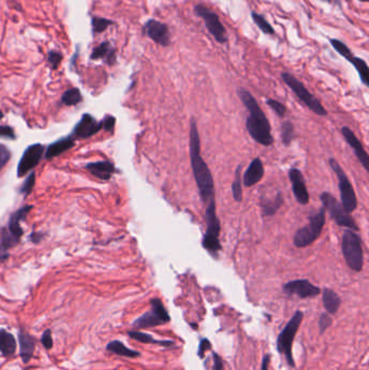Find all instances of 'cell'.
<instances>
[{"label": "cell", "instance_id": "1", "mask_svg": "<svg viewBox=\"0 0 369 370\" xmlns=\"http://www.w3.org/2000/svg\"><path fill=\"white\" fill-rule=\"evenodd\" d=\"M190 158L192 171L195 179L199 196L205 206L215 200V182L208 165L200 154V139L195 120L191 122L190 130Z\"/></svg>", "mask_w": 369, "mask_h": 370}, {"label": "cell", "instance_id": "2", "mask_svg": "<svg viewBox=\"0 0 369 370\" xmlns=\"http://www.w3.org/2000/svg\"><path fill=\"white\" fill-rule=\"evenodd\" d=\"M238 96L249 113L246 119L248 133L259 144L271 146L274 143V138L271 133V125L255 96L248 90L243 88L238 90Z\"/></svg>", "mask_w": 369, "mask_h": 370}, {"label": "cell", "instance_id": "3", "mask_svg": "<svg viewBox=\"0 0 369 370\" xmlns=\"http://www.w3.org/2000/svg\"><path fill=\"white\" fill-rule=\"evenodd\" d=\"M341 250L349 268L355 272H361L364 266V251L362 239L354 231L346 230L343 232Z\"/></svg>", "mask_w": 369, "mask_h": 370}, {"label": "cell", "instance_id": "4", "mask_svg": "<svg viewBox=\"0 0 369 370\" xmlns=\"http://www.w3.org/2000/svg\"><path fill=\"white\" fill-rule=\"evenodd\" d=\"M205 220L207 230L203 238V247L209 251L211 255H217L221 250V243H220V232H221V224L217 216L216 201H211L206 206Z\"/></svg>", "mask_w": 369, "mask_h": 370}, {"label": "cell", "instance_id": "5", "mask_svg": "<svg viewBox=\"0 0 369 370\" xmlns=\"http://www.w3.org/2000/svg\"><path fill=\"white\" fill-rule=\"evenodd\" d=\"M281 77L283 81L293 90V92L297 95L298 99H299L311 112H313L314 114L319 116H327V110L323 106V104L320 102V100L311 93L299 79H297L294 75L287 73V71L282 73Z\"/></svg>", "mask_w": 369, "mask_h": 370}, {"label": "cell", "instance_id": "6", "mask_svg": "<svg viewBox=\"0 0 369 370\" xmlns=\"http://www.w3.org/2000/svg\"><path fill=\"white\" fill-rule=\"evenodd\" d=\"M308 225L301 227L295 234L294 244L298 248H304L312 245L321 236L323 227L325 225V209H322L310 217Z\"/></svg>", "mask_w": 369, "mask_h": 370}, {"label": "cell", "instance_id": "7", "mask_svg": "<svg viewBox=\"0 0 369 370\" xmlns=\"http://www.w3.org/2000/svg\"><path fill=\"white\" fill-rule=\"evenodd\" d=\"M303 320V313L301 311H297L295 315L291 317V320L285 326L277 338V350L278 352L282 353L286 357L288 362V365L290 367H295V361L293 357V342L295 340V337L298 333V329L300 327V324Z\"/></svg>", "mask_w": 369, "mask_h": 370}, {"label": "cell", "instance_id": "8", "mask_svg": "<svg viewBox=\"0 0 369 370\" xmlns=\"http://www.w3.org/2000/svg\"><path fill=\"white\" fill-rule=\"evenodd\" d=\"M329 165L333 168L334 172L336 173L337 178H338V186L340 191V198L341 205L345 208L348 213H352L358 208V198H356L355 191L352 186V183L350 182L347 173L341 168L335 158H330Z\"/></svg>", "mask_w": 369, "mask_h": 370}, {"label": "cell", "instance_id": "9", "mask_svg": "<svg viewBox=\"0 0 369 370\" xmlns=\"http://www.w3.org/2000/svg\"><path fill=\"white\" fill-rule=\"evenodd\" d=\"M321 200L323 203V208L328 211L330 218L339 226L347 227L348 230L359 231V226L356 224L354 219L350 216V213L346 211L345 208L337 200L332 194L324 192L321 195Z\"/></svg>", "mask_w": 369, "mask_h": 370}, {"label": "cell", "instance_id": "10", "mask_svg": "<svg viewBox=\"0 0 369 370\" xmlns=\"http://www.w3.org/2000/svg\"><path fill=\"white\" fill-rule=\"evenodd\" d=\"M170 322V315L160 299L151 300V310L134 321V328H153Z\"/></svg>", "mask_w": 369, "mask_h": 370}, {"label": "cell", "instance_id": "11", "mask_svg": "<svg viewBox=\"0 0 369 370\" xmlns=\"http://www.w3.org/2000/svg\"><path fill=\"white\" fill-rule=\"evenodd\" d=\"M194 12L198 17L203 19L207 29H208L211 36L216 39L217 42L225 43L228 41L226 29L222 22L220 21V17L216 12H213L208 6L202 3H198L194 6Z\"/></svg>", "mask_w": 369, "mask_h": 370}, {"label": "cell", "instance_id": "12", "mask_svg": "<svg viewBox=\"0 0 369 370\" xmlns=\"http://www.w3.org/2000/svg\"><path fill=\"white\" fill-rule=\"evenodd\" d=\"M44 154V146L42 144H33L28 146L22 156L17 165V177L22 178L30 172L39 164Z\"/></svg>", "mask_w": 369, "mask_h": 370}, {"label": "cell", "instance_id": "13", "mask_svg": "<svg viewBox=\"0 0 369 370\" xmlns=\"http://www.w3.org/2000/svg\"><path fill=\"white\" fill-rule=\"evenodd\" d=\"M143 32L145 36L161 47H168L170 44V32L167 24L150 18L143 25Z\"/></svg>", "mask_w": 369, "mask_h": 370}, {"label": "cell", "instance_id": "14", "mask_svg": "<svg viewBox=\"0 0 369 370\" xmlns=\"http://www.w3.org/2000/svg\"><path fill=\"white\" fill-rule=\"evenodd\" d=\"M283 290L289 296H298L301 299L313 298L321 294V289L308 279H296L284 285Z\"/></svg>", "mask_w": 369, "mask_h": 370}, {"label": "cell", "instance_id": "15", "mask_svg": "<svg viewBox=\"0 0 369 370\" xmlns=\"http://www.w3.org/2000/svg\"><path fill=\"white\" fill-rule=\"evenodd\" d=\"M101 129H102L101 121H96L94 117L90 114H83L79 122L75 126L72 132V136L75 140L88 139L90 136L98 133Z\"/></svg>", "mask_w": 369, "mask_h": 370}, {"label": "cell", "instance_id": "16", "mask_svg": "<svg viewBox=\"0 0 369 370\" xmlns=\"http://www.w3.org/2000/svg\"><path fill=\"white\" fill-rule=\"evenodd\" d=\"M289 180L293 186L295 198L300 205H308L310 201L309 191L306 185V180L302 172L297 168H291L289 170Z\"/></svg>", "mask_w": 369, "mask_h": 370}, {"label": "cell", "instance_id": "17", "mask_svg": "<svg viewBox=\"0 0 369 370\" xmlns=\"http://www.w3.org/2000/svg\"><path fill=\"white\" fill-rule=\"evenodd\" d=\"M341 132H342V135L345 136V139L347 140L348 144L353 148L354 154L360 160L362 166L364 167L365 170L368 172L369 171V156L366 152V149L364 148V146H363L362 142L358 139V136L355 135V133L352 131V130L348 127H343L341 129Z\"/></svg>", "mask_w": 369, "mask_h": 370}, {"label": "cell", "instance_id": "18", "mask_svg": "<svg viewBox=\"0 0 369 370\" xmlns=\"http://www.w3.org/2000/svg\"><path fill=\"white\" fill-rule=\"evenodd\" d=\"M264 175L263 162L260 158H255L250 162L248 168L246 169L243 177L244 185L246 187H251L261 181Z\"/></svg>", "mask_w": 369, "mask_h": 370}, {"label": "cell", "instance_id": "19", "mask_svg": "<svg viewBox=\"0 0 369 370\" xmlns=\"http://www.w3.org/2000/svg\"><path fill=\"white\" fill-rule=\"evenodd\" d=\"M31 209H33V206H24L23 208H21V209L15 211L13 214H11L9 224H8V230H7V232L10 234V235H12L18 240L21 239L23 235L21 222L27 217V214L29 213Z\"/></svg>", "mask_w": 369, "mask_h": 370}, {"label": "cell", "instance_id": "20", "mask_svg": "<svg viewBox=\"0 0 369 370\" xmlns=\"http://www.w3.org/2000/svg\"><path fill=\"white\" fill-rule=\"evenodd\" d=\"M18 343H20V355L23 363L27 364L35 352L36 340L34 337H31L26 331L23 329L18 333Z\"/></svg>", "mask_w": 369, "mask_h": 370}, {"label": "cell", "instance_id": "21", "mask_svg": "<svg viewBox=\"0 0 369 370\" xmlns=\"http://www.w3.org/2000/svg\"><path fill=\"white\" fill-rule=\"evenodd\" d=\"M86 168L93 177L101 180H109L115 172L114 164L107 160L90 162V164L86 166Z\"/></svg>", "mask_w": 369, "mask_h": 370}, {"label": "cell", "instance_id": "22", "mask_svg": "<svg viewBox=\"0 0 369 370\" xmlns=\"http://www.w3.org/2000/svg\"><path fill=\"white\" fill-rule=\"evenodd\" d=\"M75 146V139L72 136V134L66 136V138H62L57 140L56 142L50 144L46 149V158L47 159H52L56 156H59L66 151H69L70 148Z\"/></svg>", "mask_w": 369, "mask_h": 370}, {"label": "cell", "instance_id": "23", "mask_svg": "<svg viewBox=\"0 0 369 370\" xmlns=\"http://www.w3.org/2000/svg\"><path fill=\"white\" fill-rule=\"evenodd\" d=\"M91 58L92 60L103 58L108 65H114L116 63V51L111 43L108 41H104L93 49Z\"/></svg>", "mask_w": 369, "mask_h": 370}, {"label": "cell", "instance_id": "24", "mask_svg": "<svg viewBox=\"0 0 369 370\" xmlns=\"http://www.w3.org/2000/svg\"><path fill=\"white\" fill-rule=\"evenodd\" d=\"M284 203V198L282 193L278 192L274 198H268L265 196L261 197V203L260 206L262 208V212L263 216L265 217H272L277 212V210L280 209Z\"/></svg>", "mask_w": 369, "mask_h": 370}, {"label": "cell", "instance_id": "25", "mask_svg": "<svg viewBox=\"0 0 369 370\" xmlns=\"http://www.w3.org/2000/svg\"><path fill=\"white\" fill-rule=\"evenodd\" d=\"M323 304L327 313L336 314L341 305V299L334 290L326 288L323 291Z\"/></svg>", "mask_w": 369, "mask_h": 370}, {"label": "cell", "instance_id": "26", "mask_svg": "<svg viewBox=\"0 0 369 370\" xmlns=\"http://www.w3.org/2000/svg\"><path fill=\"white\" fill-rule=\"evenodd\" d=\"M16 351V341L14 337L7 330L0 329V352L4 356L12 355Z\"/></svg>", "mask_w": 369, "mask_h": 370}, {"label": "cell", "instance_id": "27", "mask_svg": "<svg viewBox=\"0 0 369 370\" xmlns=\"http://www.w3.org/2000/svg\"><path fill=\"white\" fill-rule=\"evenodd\" d=\"M106 350L109 351V352L120 355V356H126V357H139L140 356V353L137 352V351H133L131 349L127 348L124 343H121L120 341H117V340L109 342L107 344Z\"/></svg>", "mask_w": 369, "mask_h": 370}, {"label": "cell", "instance_id": "28", "mask_svg": "<svg viewBox=\"0 0 369 370\" xmlns=\"http://www.w3.org/2000/svg\"><path fill=\"white\" fill-rule=\"evenodd\" d=\"M349 62L353 65L356 70H358V73L361 78V81L364 83L365 86H368L369 84V68H368L367 62L365 60H363L362 57L355 56V55Z\"/></svg>", "mask_w": 369, "mask_h": 370}, {"label": "cell", "instance_id": "29", "mask_svg": "<svg viewBox=\"0 0 369 370\" xmlns=\"http://www.w3.org/2000/svg\"><path fill=\"white\" fill-rule=\"evenodd\" d=\"M129 337L131 338V339L133 340H137L141 343H145V344H148V343H157V344H160V346L163 347H171L173 346V342L172 341H158V340H155L154 338L150 335L147 334H144V333H141V331H129L128 333Z\"/></svg>", "mask_w": 369, "mask_h": 370}, {"label": "cell", "instance_id": "30", "mask_svg": "<svg viewBox=\"0 0 369 370\" xmlns=\"http://www.w3.org/2000/svg\"><path fill=\"white\" fill-rule=\"evenodd\" d=\"M250 15L252 21H254V23L258 26V28L260 29L263 34L275 35V29L273 28V26L267 21V18H265L262 14H259L256 11H251Z\"/></svg>", "mask_w": 369, "mask_h": 370}, {"label": "cell", "instance_id": "31", "mask_svg": "<svg viewBox=\"0 0 369 370\" xmlns=\"http://www.w3.org/2000/svg\"><path fill=\"white\" fill-rule=\"evenodd\" d=\"M61 101H62L64 105L74 106V105H77V104L82 101V95H81V92L79 91V89L72 88V89L66 90L65 92L63 93Z\"/></svg>", "mask_w": 369, "mask_h": 370}, {"label": "cell", "instance_id": "32", "mask_svg": "<svg viewBox=\"0 0 369 370\" xmlns=\"http://www.w3.org/2000/svg\"><path fill=\"white\" fill-rule=\"evenodd\" d=\"M242 166H238L235 172V179L232 183V194L237 203H241L243 200V185H242Z\"/></svg>", "mask_w": 369, "mask_h": 370}, {"label": "cell", "instance_id": "33", "mask_svg": "<svg viewBox=\"0 0 369 370\" xmlns=\"http://www.w3.org/2000/svg\"><path fill=\"white\" fill-rule=\"evenodd\" d=\"M329 42H330V44H332V47H333L337 52H338V53H339L341 56L345 57L348 62H349L350 60H351V58L354 56V54H353V52L351 51V49H350L345 42L341 41V40H339V39L332 38V39H329Z\"/></svg>", "mask_w": 369, "mask_h": 370}, {"label": "cell", "instance_id": "34", "mask_svg": "<svg viewBox=\"0 0 369 370\" xmlns=\"http://www.w3.org/2000/svg\"><path fill=\"white\" fill-rule=\"evenodd\" d=\"M295 138V127L291 121H285L282 125V142L289 146Z\"/></svg>", "mask_w": 369, "mask_h": 370}, {"label": "cell", "instance_id": "35", "mask_svg": "<svg viewBox=\"0 0 369 370\" xmlns=\"http://www.w3.org/2000/svg\"><path fill=\"white\" fill-rule=\"evenodd\" d=\"M91 24H92V29H93L94 34H101V32L105 31L109 26L113 25L114 22L111 21V19H107L104 17L93 16Z\"/></svg>", "mask_w": 369, "mask_h": 370}, {"label": "cell", "instance_id": "36", "mask_svg": "<svg viewBox=\"0 0 369 370\" xmlns=\"http://www.w3.org/2000/svg\"><path fill=\"white\" fill-rule=\"evenodd\" d=\"M35 181H36V174L34 171H30V173L27 175V179L25 180L24 184L21 187V194H24L25 196H28V195L31 193V191L34 190L35 186Z\"/></svg>", "mask_w": 369, "mask_h": 370}, {"label": "cell", "instance_id": "37", "mask_svg": "<svg viewBox=\"0 0 369 370\" xmlns=\"http://www.w3.org/2000/svg\"><path fill=\"white\" fill-rule=\"evenodd\" d=\"M267 104L268 105L274 110V112L280 116V117H284L285 115H286L287 113V108L286 106L284 105L283 103H281L280 101H276L274 99H268L267 100Z\"/></svg>", "mask_w": 369, "mask_h": 370}, {"label": "cell", "instance_id": "38", "mask_svg": "<svg viewBox=\"0 0 369 370\" xmlns=\"http://www.w3.org/2000/svg\"><path fill=\"white\" fill-rule=\"evenodd\" d=\"M62 58H63L62 54L57 51H50L49 54H48V62L51 65L52 69L57 68V66H59L61 61H62Z\"/></svg>", "mask_w": 369, "mask_h": 370}, {"label": "cell", "instance_id": "39", "mask_svg": "<svg viewBox=\"0 0 369 370\" xmlns=\"http://www.w3.org/2000/svg\"><path fill=\"white\" fill-rule=\"evenodd\" d=\"M10 158H11V152L9 151V148L3 144H0V169H2L5 165L8 164Z\"/></svg>", "mask_w": 369, "mask_h": 370}, {"label": "cell", "instance_id": "40", "mask_svg": "<svg viewBox=\"0 0 369 370\" xmlns=\"http://www.w3.org/2000/svg\"><path fill=\"white\" fill-rule=\"evenodd\" d=\"M101 122H102V129H104L105 131H107L109 133L114 132L115 122H116V119H115L114 116L107 115V116H105V118L103 119Z\"/></svg>", "mask_w": 369, "mask_h": 370}, {"label": "cell", "instance_id": "41", "mask_svg": "<svg viewBox=\"0 0 369 370\" xmlns=\"http://www.w3.org/2000/svg\"><path fill=\"white\" fill-rule=\"evenodd\" d=\"M0 138L15 140L16 134H15L14 130L12 127H10V126H0Z\"/></svg>", "mask_w": 369, "mask_h": 370}, {"label": "cell", "instance_id": "42", "mask_svg": "<svg viewBox=\"0 0 369 370\" xmlns=\"http://www.w3.org/2000/svg\"><path fill=\"white\" fill-rule=\"evenodd\" d=\"M333 324V320L330 318V316L326 313H323L321 315V318H320V322H319V325H320V333L323 334L324 331H326L330 325Z\"/></svg>", "mask_w": 369, "mask_h": 370}, {"label": "cell", "instance_id": "43", "mask_svg": "<svg viewBox=\"0 0 369 370\" xmlns=\"http://www.w3.org/2000/svg\"><path fill=\"white\" fill-rule=\"evenodd\" d=\"M41 343L47 350H50L53 347V340H52V337H51V330H46L42 334Z\"/></svg>", "mask_w": 369, "mask_h": 370}, {"label": "cell", "instance_id": "44", "mask_svg": "<svg viewBox=\"0 0 369 370\" xmlns=\"http://www.w3.org/2000/svg\"><path fill=\"white\" fill-rule=\"evenodd\" d=\"M211 349V344L209 342V340L207 339H203L202 341H200V344H199V348H198V356L200 357V359H204L205 356V353L207 352V351H209Z\"/></svg>", "mask_w": 369, "mask_h": 370}, {"label": "cell", "instance_id": "45", "mask_svg": "<svg viewBox=\"0 0 369 370\" xmlns=\"http://www.w3.org/2000/svg\"><path fill=\"white\" fill-rule=\"evenodd\" d=\"M213 359V370H223V362L222 359L217 353L212 354Z\"/></svg>", "mask_w": 369, "mask_h": 370}, {"label": "cell", "instance_id": "46", "mask_svg": "<svg viewBox=\"0 0 369 370\" xmlns=\"http://www.w3.org/2000/svg\"><path fill=\"white\" fill-rule=\"evenodd\" d=\"M270 359L271 356L268 354L265 355L263 357V361H262V366H261V370H269V365H270Z\"/></svg>", "mask_w": 369, "mask_h": 370}, {"label": "cell", "instance_id": "47", "mask_svg": "<svg viewBox=\"0 0 369 370\" xmlns=\"http://www.w3.org/2000/svg\"><path fill=\"white\" fill-rule=\"evenodd\" d=\"M8 250H5L3 247L0 245V261H4L5 259H8Z\"/></svg>", "mask_w": 369, "mask_h": 370}, {"label": "cell", "instance_id": "48", "mask_svg": "<svg viewBox=\"0 0 369 370\" xmlns=\"http://www.w3.org/2000/svg\"><path fill=\"white\" fill-rule=\"evenodd\" d=\"M323 1H325V2H327V3H333L334 0H323Z\"/></svg>", "mask_w": 369, "mask_h": 370}, {"label": "cell", "instance_id": "49", "mask_svg": "<svg viewBox=\"0 0 369 370\" xmlns=\"http://www.w3.org/2000/svg\"><path fill=\"white\" fill-rule=\"evenodd\" d=\"M3 118V113L1 112V110H0V120H1Z\"/></svg>", "mask_w": 369, "mask_h": 370}, {"label": "cell", "instance_id": "50", "mask_svg": "<svg viewBox=\"0 0 369 370\" xmlns=\"http://www.w3.org/2000/svg\"><path fill=\"white\" fill-rule=\"evenodd\" d=\"M361 2H368V0H359Z\"/></svg>", "mask_w": 369, "mask_h": 370}]
</instances>
